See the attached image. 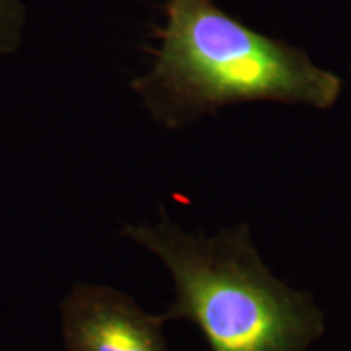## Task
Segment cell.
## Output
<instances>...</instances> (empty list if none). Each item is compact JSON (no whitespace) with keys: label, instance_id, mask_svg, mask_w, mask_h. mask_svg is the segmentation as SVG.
I'll return each instance as SVG.
<instances>
[{"label":"cell","instance_id":"1","mask_svg":"<svg viewBox=\"0 0 351 351\" xmlns=\"http://www.w3.org/2000/svg\"><path fill=\"white\" fill-rule=\"evenodd\" d=\"M150 69L132 82L152 117L176 130L219 109L274 101L330 109L343 82L304 51L249 28L212 0H165Z\"/></svg>","mask_w":351,"mask_h":351},{"label":"cell","instance_id":"2","mask_svg":"<svg viewBox=\"0 0 351 351\" xmlns=\"http://www.w3.org/2000/svg\"><path fill=\"white\" fill-rule=\"evenodd\" d=\"M121 232L173 276L176 296L163 319L195 324L210 351H307L326 332L314 298L271 275L244 223L210 238L168 219Z\"/></svg>","mask_w":351,"mask_h":351},{"label":"cell","instance_id":"3","mask_svg":"<svg viewBox=\"0 0 351 351\" xmlns=\"http://www.w3.org/2000/svg\"><path fill=\"white\" fill-rule=\"evenodd\" d=\"M165 322L106 285L75 283L60 302L65 351H169Z\"/></svg>","mask_w":351,"mask_h":351},{"label":"cell","instance_id":"4","mask_svg":"<svg viewBox=\"0 0 351 351\" xmlns=\"http://www.w3.org/2000/svg\"><path fill=\"white\" fill-rule=\"evenodd\" d=\"M23 23L25 10L20 0H0V56L16 51Z\"/></svg>","mask_w":351,"mask_h":351}]
</instances>
